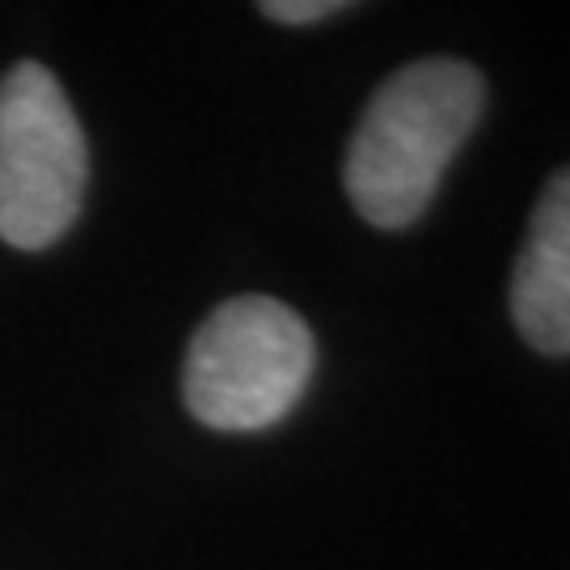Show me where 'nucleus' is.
Masks as SVG:
<instances>
[{
  "instance_id": "obj_1",
  "label": "nucleus",
  "mask_w": 570,
  "mask_h": 570,
  "mask_svg": "<svg viewBox=\"0 0 570 570\" xmlns=\"http://www.w3.org/2000/svg\"><path fill=\"white\" fill-rule=\"evenodd\" d=\"M487 110V81L465 60L431 56L393 72L346 144L343 183L372 228L423 220L452 157Z\"/></svg>"
},
{
  "instance_id": "obj_2",
  "label": "nucleus",
  "mask_w": 570,
  "mask_h": 570,
  "mask_svg": "<svg viewBox=\"0 0 570 570\" xmlns=\"http://www.w3.org/2000/svg\"><path fill=\"white\" fill-rule=\"evenodd\" d=\"M313 364L317 346L296 308L271 296H237L195 330L183 397L212 431H263L296 410Z\"/></svg>"
},
{
  "instance_id": "obj_3",
  "label": "nucleus",
  "mask_w": 570,
  "mask_h": 570,
  "mask_svg": "<svg viewBox=\"0 0 570 570\" xmlns=\"http://www.w3.org/2000/svg\"><path fill=\"white\" fill-rule=\"evenodd\" d=\"M89 183V144L60 81L26 60L0 81V242L47 249L72 228Z\"/></svg>"
},
{
  "instance_id": "obj_4",
  "label": "nucleus",
  "mask_w": 570,
  "mask_h": 570,
  "mask_svg": "<svg viewBox=\"0 0 570 570\" xmlns=\"http://www.w3.org/2000/svg\"><path fill=\"white\" fill-rule=\"evenodd\" d=\"M511 322L541 355H570V169L553 174L511 266Z\"/></svg>"
},
{
  "instance_id": "obj_5",
  "label": "nucleus",
  "mask_w": 570,
  "mask_h": 570,
  "mask_svg": "<svg viewBox=\"0 0 570 570\" xmlns=\"http://www.w3.org/2000/svg\"><path fill=\"white\" fill-rule=\"evenodd\" d=\"M343 0H271L263 4V13L271 21H284V26H308V21H322L343 13Z\"/></svg>"
}]
</instances>
